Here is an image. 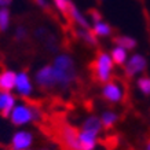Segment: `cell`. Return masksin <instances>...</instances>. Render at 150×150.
Segmentation results:
<instances>
[{
    "label": "cell",
    "mask_w": 150,
    "mask_h": 150,
    "mask_svg": "<svg viewBox=\"0 0 150 150\" xmlns=\"http://www.w3.org/2000/svg\"><path fill=\"white\" fill-rule=\"evenodd\" d=\"M100 19H103V18H102V15L99 14V11H96V10H91V11H90V21H91L92 23L98 22Z\"/></svg>",
    "instance_id": "obj_24"
},
{
    "label": "cell",
    "mask_w": 150,
    "mask_h": 150,
    "mask_svg": "<svg viewBox=\"0 0 150 150\" xmlns=\"http://www.w3.org/2000/svg\"><path fill=\"white\" fill-rule=\"evenodd\" d=\"M113 41L116 46L123 47V48H125V50H128V51L135 50L138 46V41L135 40L134 37L127 36V35H118V36H116L113 39Z\"/></svg>",
    "instance_id": "obj_17"
},
{
    "label": "cell",
    "mask_w": 150,
    "mask_h": 150,
    "mask_svg": "<svg viewBox=\"0 0 150 150\" xmlns=\"http://www.w3.org/2000/svg\"><path fill=\"white\" fill-rule=\"evenodd\" d=\"M76 33H77V36L80 37L86 44H88V46H96V44H98V37L94 35V32H92L91 29L77 28Z\"/></svg>",
    "instance_id": "obj_18"
},
{
    "label": "cell",
    "mask_w": 150,
    "mask_h": 150,
    "mask_svg": "<svg viewBox=\"0 0 150 150\" xmlns=\"http://www.w3.org/2000/svg\"><path fill=\"white\" fill-rule=\"evenodd\" d=\"M110 57H112V59H113L114 65L124 66L125 62H127L128 57H129V54H128V50H125V48H123V47L114 46L113 48H112V51H110Z\"/></svg>",
    "instance_id": "obj_16"
},
{
    "label": "cell",
    "mask_w": 150,
    "mask_h": 150,
    "mask_svg": "<svg viewBox=\"0 0 150 150\" xmlns=\"http://www.w3.org/2000/svg\"><path fill=\"white\" fill-rule=\"evenodd\" d=\"M92 69H94V74H95V79L99 83H108L112 80V76H113V69H114V62L112 57H110V52H99L96 55L95 61H94V65H92Z\"/></svg>",
    "instance_id": "obj_2"
},
{
    "label": "cell",
    "mask_w": 150,
    "mask_h": 150,
    "mask_svg": "<svg viewBox=\"0 0 150 150\" xmlns=\"http://www.w3.org/2000/svg\"><path fill=\"white\" fill-rule=\"evenodd\" d=\"M137 87L145 96H150V76H142L138 79Z\"/></svg>",
    "instance_id": "obj_21"
},
{
    "label": "cell",
    "mask_w": 150,
    "mask_h": 150,
    "mask_svg": "<svg viewBox=\"0 0 150 150\" xmlns=\"http://www.w3.org/2000/svg\"><path fill=\"white\" fill-rule=\"evenodd\" d=\"M36 1V4L41 8H48V3H47V0H35Z\"/></svg>",
    "instance_id": "obj_25"
},
{
    "label": "cell",
    "mask_w": 150,
    "mask_h": 150,
    "mask_svg": "<svg viewBox=\"0 0 150 150\" xmlns=\"http://www.w3.org/2000/svg\"><path fill=\"white\" fill-rule=\"evenodd\" d=\"M146 68H147V59H146V57L139 54V52H135V54L128 57L127 62L124 65V73H125L127 77L132 79L142 74L146 70Z\"/></svg>",
    "instance_id": "obj_5"
},
{
    "label": "cell",
    "mask_w": 150,
    "mask_h": 150,
    "mask_svg": "<svg viewBox=\"0 0 150 150\" xmlns=\"http://www.w3.org/2000/svg\"><path fill=\"white\" fill-rule=\"evenodd\" d=\"M1 6H3V0H0V7H1Z\"/></svg>",
    "instance_id": "obj_28"
},
{
    "label": "cell",
    "mask_w": 150,
    "mask_h": 150,
    "mask_svg": "<svg viewBox=\"0 0 150 150\" xmlns=\"http://www.w3.org/2000/svg\"><path fill=\"white\" fill-rule=\"evenodd\" d=\"M54 4H55V7H57V10H58L59 13L68 15L72 1H70V0H54Z\"/></svg>",
    "instance_id": "obj_22"
},
{
    "label": "cell",
    "mask_w": 150,
    "mask_h": 150,
    "mask_svg": "<svg viewBox=\"0 0 150 150\" xmlns=\"http://www.w3.org/2000/svg\"><path fill=\"white\" fill-rule=\"evenodd\" d=\"M13 3V0H3V6L1 7H7V6H10Z\"/></svg>",
    "instance_id": "obj_26"
},
{
    "label": "cell",
    "mask_w": 150,
    "mask_h": 150,
    "mask_svg": "<svg viewBox=\"0 0 150 150\" xmlns=\"http://www.w3.org/2000/svg\"><path fill=\"white\" fill-rule=\"evenodd\" d=\"M145 150H150V141L146 143V146H145Z\"/></svg>",
    "instance_id": "obj_27"
},
{
    "label": "cell",
    "mask_w": 150,
    "mask_h": 150,
    "mask_svg": "<svg viewBox=\"0 0 150 150\" xmlns=\"http://www.w3.org/2000/svg\"><path fill=\"white\" fill-rule=\"evenodd\" d=\"M91 30L94 32V35L96 37H109L113 33V28L110 26L106 21L100 19L98 22L91 23Z\"/></svg>",
    "instance_id": "obj_15"
},
{
    "label": "cell",
    "mask_w": 150,
    "mask_h": 150,
    "mask_svg": "<svg viewBox=\"0 0 150 150\" xmlns=\"http://www.w3.org/2000/svg\"><path fill=\"white\" fill-rule=\"evenodd\" d=\"M32 143V135L29 132L21 131L17 132L13 138V142H11V149L13 150H22L25 147Z\"/></svg>",
    "instance_id": "obj_13"
},
{
    "label": "cell",
    "mask_w": 150,
    "mask_h": 150,
    "mask_svg": "<svg viewBox=\"0 0 150 150\" xmlns=\"http://www.w3.org/2000/svg\"><path fill=\"white\" fill-rule=\"evenodd\" d=\"M28 35V30H26V28L25 26H18L17 29H15V39L17 40H23L25 37H26Z\"/></svg>",
    "instance_id": "obj_23"
},
{
    "label": "cell",
    "mask_w": 150,
    "mask_h": 150,
    "mask_svg": "<svg viewBox=\"0 0 150 150\" xmlns=\"http://www.w3.org/2000/svg\"><path fill=\"white\" fill-rule=\"evenodd\" d=\"M11 22V14L7 7H0V32H6Z\"/></svg>",
    "instance_id": "obj_20"
},
{
    "label": "cell",
    "mask_w": 150,
    "mask_h": 150,
    "mask_svg": "<svg viewBox=\"0 0 150 150\" xmlns=\"http://www.w3.org/2000/svg\"><path fill=\"white\" fill-rule=\"evenodd\" d=\"M17 81V73L13 70H3L0 73V91L10 92L13 88H15Z\"/></svg>",
    "instance_id": "obj_12"
},
{
    "label": "cell",
    "mask_w": 150,
    "mask_h": 150,
    "mask_svg": "<svg viewBox=\"0 0 150 150\" xmlns=\"http://www.w3.org/2000/svg\"><path fill=\"white\" fill-rule=\"evenodd\" d=\"M15 108V96L10 92L0 91V114L3 117H8Z\"/></svg>",
    "instance_id": "obj_9"
},
{
    "label": "cell",
    "mask_w": 150,
    "mask_h": 150,
    "mask_svg": "<svg viewBox=\"0 0 150 150\" xmlns=\"http://www.w3.org/2000/svg\"><path fill=\"white\" fill-rule=\"evenodd\" d=\"M57 138H58L59 141H61V143L68 150H80V145H79V129H76L72 125L62 124L58 128Z\"/></svg>",
    "instance_id": "obj_4"
},
{
    "label": "cell",
    "mask_w": 150,
    "mask_h": 150,
    "mask_svg": "<svg viewBox=\"0 0 150 150\" xmlns=\"http://www.w3.org/2000/svg\"><path fill=\"white\" fill-rule=\"evenodd\" d=\"M100 121H102V127L109 129L118 121V114L116 112H113V110H106L100 116Z\"/></svg>",
    "instance_id": "obj_19"
},
{
    "label": "cell",
    "mask_w": 150,
    "mask_h": 150,
    "mask_svg": "<svg viewBox=\"0 0 150 150\" xmlns=\"http://www.w3.org/2000/svg\"><path fill=\"white\" fill-rule=\"evenodd\" d=\"M15 90L21 96H29L33 91L32 81L26 72L17 73V81H15Z\"/></svg>",
    "instance_id": "obj_8"
},
{
    "label": "cell",
    "mask_w": 150,
    "mask_h": 150,
    "mask_svg": "<svg viewBox=\"0 0 150 150\" xmlns=\"http://www.w3.org/2000/svg\"><path fill=\"white\" fill-rule=\"evenodd\" d=\"M11 123L14 125H22V124L29 123L30 120H36L40 117V112L33 108V106H26V105H18L15 106L11 112Z\"/></svg>",
    "instance_id": "obj_3"
},
{
    "label": "cell",
    "mask_w": 150,
    "mask_h": 150,
    "mask_svg": "<svg viewBox=\"0 0 150 150\" xmlns=\"http://www.w3.org/2000/svg\"><path fill=\"white\" fill-rule=\"evenodd\" d=\"M98 143V135L92 132H87L80 129L79 131V145L80 150H94Z\"/></svg>",
    "instance_id": "obj_11"
},
{
    "label": "cell",
    "mask_w": 150,
    "mask_h": 150,
    "mask_svg": "<svg viewBox=\"0 0 150 150\" xmlns=\"http://www.w3.org/2000/svg\"><path fill=\"white\" fill-rule=\"evenodd\" d=\"M51 66H52L57 87L68 88V87L72 86L73 81L77 77L74 59L69 54H58L54 58Z\"/></svg>",
    "instance_id": "obj_1"
},
{
    "label": "cell",
    "mask_w": 150,
    "mask_h": 150,
    "mask_svg": "<svg viewBox=\"0 0 150 150\" xmlns=\"http://www.w3.org/2000/svg\"><path fill=\"white\" fill-rule=\"evenodd\" d=\"M69 17H70V19H72L73 22L77 25V28H84V29H91V21L87 18L86 15L80 11V8L79 7H76V6L70 4V8H69Z\"/></svg>",
    "instance_id": "obj_10"
},
{
    "label": "cell",
    "mask_w": 150,
    "mask_h": 150,
    "mask_svg": "<svg viewBox=\"0 0 150 150\" xmlns=\"http://www.w3.org/2000/svg\"><path fill=\"white\" fill-rule=\"evenodd\" d=\"M102 121H100L99 117L96 116H90L84 120V123L81 125V129L83 131H87V132H92L95 135H99V132L102 131Z\"/></svg>",
    "instance_id": "obj_14"
},
{
    "label": "cell",
    "mask_w": 150,
    "mask_h": 150,
    "mask_svg": "<svg viewBox=\"0 0 150 150\" xmlns=\"http://www.w3.org/2000/svg\"><path fill=\"white\" fill-rule=\"evenodd\" d=\"M124 87L120 84L118 81L110 80V81L105 83L102 87V96L106 102L109 103H118L124 99Z\"/></svg>",
    "instance_id": "obj_6"
},
{
    "label": "cell",
    "mask_w": 150,
    "mask_h": 150,
    "mask_svg": "<svg viewBox=\"0 0 150 150\" xmlns=\"http://www.w3.org/2000/svg\"><path fill=\"white\" fill-rule=\"evenodd\" d=\"M35 80H36V84L41 90H52V88L57 87L51 65H46V66L39 69L36 74H35Z\"/></svg>",
    "instance_id": "obj_7"
}]
</instances>
